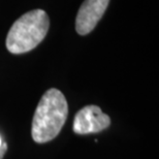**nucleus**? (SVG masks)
I'll return each instance as SVG.
<instances>
[{
  "label": "nucleus",
  "instance_id": "obj_3",
  "mask_svg": "<svg viewBox=\"0 0 159 159\" xmlns=\"http://www.w3.org/2000/svg\"><path fill=\"white\" fill-rule=\"evenodd\" d=\"M110 117L101 112L97 106H87L80 110L75 117L74 131L78 134H88L102 131L110 126Z\"/></svg>",
  "mask_w": 159,
  "mask_h": 159
},
{
  "label": "nucleus",
  "instance_id": "obj_2",
  "mask_svg": "<svg viewBox=\"0 0 159 159\" xmlns=\"http://www.w3.org/2000/svg\"><path fill=\"white\" fill-rule=\"evenodd\" d=\"M49 27V17L43 9L26 12L9 29L5 41L6 49L12 54L29 52L43 40Z\"/></svg>",
  "mask_w": 159,
  "mask_h": 159
},
{
  "label": "nucleus",
  "instance_id": "obj_4",
  "mask_svg": "<svg viewBox=\"0 0 159 159\" xmlns=\"http://www.w3.org/2000/svg\"><path fill=\"white\" fill-rule=\"evenodd\" d=\"M110 0H85L75 19V29L80 35H86L94 29L107 11Z\"/></svg>",
  "mask_w": 159,
  "mask_h": 159
},
{
  "label": "nucleus",
  "instance_id": "obj_1",
  "mask_svg": "<svg viewBox=\"0 0 159 159\" xmlns=\"http://www.w3.org/2000/svg\"><path fill=\"white\" fill-rule=\"evenodd\" d=\"M68 114L64 95L58 89H49L40 98L32 121L31 134L36 143L52 141L61 131Z\"/></svg>",
  "mask_w": 159,
  "mask_h": 159
},
{
  "label": "nucleus",
  "instance_id": "obj_6",
  "mask_svg": "<svg viewBox=\"0 0 159 159\" xmlns=\"http://www.w3.org/2000/svg\"><path fill=\"white\" fill-rule=\"evenodd\" d=\"M2 143H3V141H2V139H1V136H0V147H1V145H2Z\"/></svg>",
  "mask_w": 159,
  "mask_h": 159
},
{
  "label": "nucleus",
  "instance_id": "obj_5",
  "mask_svg": "<svg viewBox=\"0 0 159 159\" xmlns=\"http://www.w3.org/2000/svg\"><path fill=\"white\" fill-rule=\"evenodd\" d=\"M6 150H7V145H6V143L3 142L1 147H0V159H2V157L4 156Z\"/></svg>",
  "mask_w": 159,
  "mask_h": 159
}]
</instances>
